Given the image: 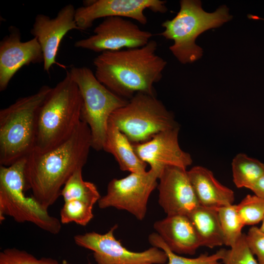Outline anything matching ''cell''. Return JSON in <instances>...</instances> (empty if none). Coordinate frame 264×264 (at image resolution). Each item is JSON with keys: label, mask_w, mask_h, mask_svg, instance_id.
<instances>
[{"label": "cell", "mask_w": 264, "mask_h": 264, "mask_svg": "<svg viewBox=\"0 0 264 264\" xmlns=\"http://www.w3.org/2000/svg\"><path fill=\"white\" fill-rule=\"evenodd\" d=\"M91 147L89 128L82 120L70 137L44 153L33 151L27 157L25 191L48 210L61 196L71 176L86 164Z\"/></svg>", "instance_id": "cell-1"}, {"label": "cell", "mask_w": 264, "mask_h": 264, "mask_svg": "<svg viewBox=\"0 0 264 264\" xmlns=\"http://www.w3.org/2000/svg\"><path fill=\"white\" fill-rule=\"evenodd\" d=\"M157 44L100 53L93 60L95 76L111 91L130 99L137 92L155 96L153 85L159 82L167 62L156 54Z\"/></svg>", "instance_id": "cell-2"}, {"label": "cell", "mask_w": 264, "mask_h": 264, "mask_svg": "<svg viewBox=\"0 0 264 264\" xmlns=\"http://www.w3.org/2000/svg\"><path fill=\"white\" fill-rule=\"evenodd\" d=\"M82 107L78 86L67 71L39 109L33 151L44 153L68 139L82 121Z\"/></svg>", "instance_id": "cell-3"}, {"label": "cell", "mask_w": 264, "mask_h": 264, "mask_svg": "<svg viewBox=\"0 0 264 264\" xmlns=\"http://www.w3.org/2000/svg\"><path fill=\"white\" fill-rule=\"evenodd\" d=\"M52 88L18 99L0 110V164L8 166L25 158L34 149L38 111Z\"/></svg>", "instance_id": "cell-4"}, {"label": "cell", "mask_w": 264, "mask_h": 264, "mask_svg": "<svg viewBox=\"0 0 264 264\" xmlns=\"http://www.w3.org/2000/svg\"><path fill=\"white\" fill-rule=\"evenodd\" d=\"M180 7L173 19L162 23L164 30L158 35L174 41L169 49L181 63L185 64L197 61L202 55V48L195 43L197 38L205 31L220 26L232 17L225 5L213 13L206 12L200 0H181Z\"/></svg>", "instance_id": "cell-5"}, {"label": "cell", "mask_w": 264, "mask_h": 264, "mask_svg": "<svg viewBox=\"0 0 264 264\" xmlns=\"http://www.w3.org/2000/svg\"><path fill=\"white\" fill-rule=\"evenodd\" d=\"M27 158L0 167V220L5 216L16 222H28L51 234L60 233V220L51 216L32 196L24 194V170Z\"/></svg>", "instance_id": "cell-6"}, {"label": "cell", "mask_w": 264, "mask_h": 264, "mask_svg": "<svg viewBox=\"0 0 264 264\" xmlns=\"http://www.w3.org/2000/svg\"><path fill=\"white\" fill-rule=\"evenodd\" d=\"M69 72L82 97L81 119L89 128L91 147L97 151L103 150L110 115L128 101L102 84L87 67L73 66Z\"/></svg>", "instance_id": "cell-7"}, {"label": "cell", "mask_w": 264, "mask_h": 264, "mask_svg": "<svg viewBox=\"0 0 264 264\" xmlns=\"http://www.w3.org/2000/svg\"><path fill=\"white\" fill-rule=\"evenodd\" d=\"M109 119L132 144L145 142L161 132L178 126L160 100L143 92L135 94Z\"/></svg>", "instance_id": "cell-8"}, {"label": "cell", "mask_w": 264, "mask_h": 264, "mask_svg": "<svg viewBox=\"0 0 264 264\" xmlns=\"http://www.w3.org/2000/svg\"><path fill=\"white\" fill-rule=\"evenodd\" d=\"M159 174L150 169L142 173H131L108 183L106 194L98 201L101 209L114 207L126 211L137 220L144 219L149 197L157 187Z\"/></svg>", "instance_id": "cell-9"}, {"label": "cell", "mask_w": 264, "mask_h": 264, "mask_svg": "<svg viewBox=\"0 0 264 264\" xmlns=\"http://www.w3.org/2000/svg\"><path fill=\"white\" fill-rule=\"evenodd\" d=\"M117 227L114 225L103 234L91 232L76 235L74 237L75 243L92 251L97 264H164L167 262L166 253L156 247L139 252L126 249L114 236Z\"/></svg>", "instance_id": "cell-10"}, {"label": "cell", "mask_w": 264, "mask_h": 264, "mask_svg": "<svg viewBox=\"0 0 264 264\" xmlns=\"http://www.w3.org/2000/svg\"><path fill=\"white\" fill-rule=\"evenodd\" d=\"M93 34L75 42L76 47L95 52L115 51L146 45L153 36L152 33L141 30L132 22L120 17H110L98 24Z\"/></svg>", "instance_id": "cell-11"}, {"label": "cell", "mask_w": 264, "mask_h": 264, "mask_svg": "<svg viewBox=\"0 0 264 264\" xmlns=\"http://www.w3.org/2000/svg\"><path fill=\"white\" fill-rule=\"evenodd\" d=\"M86 2L75 10V19L80 30L90 28L99 18L120 17L132 18L142 24L148 22L144 11L164 13L166 1L160 0H95Z\"/></svg>", "instance_id": "cell-12"}, {"label": "cell", "mask_w": 264, "mask_h": 264, "mask_svg": "<svg viewBox=\"0 0 264 264\" xmlns=\"http://www.w3.org/2000/svg\"><path fill=\"white\" fill-rule=\"evenodd\" d=\"M178 126L161 132L144 142L132 144L135 153L143 162L148 164L159 176L167 166L184 169L191 165V155L180 147Z\"/></svg>", "instance_id": "cell-13"}, {"label": "cell", "mask_w": 264, "mask_h": 264, "mask_svg": "<svg viewBox=\"0 0 264 264\" xmlns=\"http://www.w3.org/2000/svg\"><path fill=\"white\" fill-rule=\"evenodd\" d=\"M75 10L72 4L64 6L54 18L43 14L35 17L30 30L34 38L37 39L44 55V69L49 73L54 64L65 67L56 62V57L61 41L68 32L79 30L75 19Z\"/></svg>", "instance_id": "cell-14"}, {"label": "cell", "mask_w": 264, "mask_h": 264, "mask_svg": "<svg viewBox=\"0 0 264 264\" xmlns=\"http://www.w3.org/2000/svg\"><path fill=\"white\" fill-rule=\"evenodd\" d=\"M158 179V203L167 216H188L200 205L186 169L167 166Z\"/></svg>", "instance_id": "cell-15"}, {"label": "cell", "mask_w": 264, "mask_h": 264, "mask_svg": "<svg viewBox=\"0 0 264 264\" xmlns=\"http://www.w3.org/2000/svg\"><path fill=\"white\" fill-rule=\"evenodd\" d=\"M0 42V90L3 91L22 67L44 63V55L37 39L21 41L19 29L11 26Z\"/></svg>", "instance_id": "cell-16"}, {"label": "cell", "mask_w": 264, "mask_h": 264, "mask_svg": "<svg viewBox=\"0 0 264 264\" xmlns=\"http://www.w3.org/2000/svg\"><path fill=\"white\" fill-rule=\"evenodd\" d=\"M154 228L168 247L176 254L192 255L201 246L198 233L187 215L167 216L155 221Z\"/></svg>", "instance_id": "cell-17"}, {"label": "cell", "mask_w": 264, "mask_h": 264, "mask_svg": "<svg viewBox=\"0 0 264 264\" xmlns=\"http://www.w3.org/2000/svg\"><path fill=\"white\" fill-rule=\"evenodd\" d=\"M187 173L200 205L217 209L233 204V191L217 180L212 171L196 166Z\"/></svg>", "instance_id": "cell-18"}, {"label": "cell", "mask_w": 264, "mask_h": 264, "mask_svg": "<svg viewBox=\"0 0 264 264\" xmlns=\"http://www.w3.org/2000/svg\"><path fill=\"white\" fill-rule=\"evenodd\" d=\"M103 150L113 155L123 171L136 173L146 171L147 164L139 158L132 144L110 119L108 123Z\"/></svg>", "instance_id": "cell-19"}, {"label": "cell", "mask_w": 264, "mask_h": 264, "mask_svg": "<svg viewBox=\"0 0 264 264\" xmlns=\"http://www.w3.org/2000/svg\"><path fill=\"white\" fill-rule=\"evenodd\" d=\"M188 216L198 233L201 246L212 248L224 244L217 209L199 205Z\"/></svg>", "instance_id": "cell-20"}, {"label": "cell", "mask_w": 264, "mask_h": 264, "mask_svg": "<svg viewBox=\"0 0 264 264\" xmlns=\"http://www.w3.org/2000/svg\"><path fill=\"white\" fill-rule=\"evenodd\" d=\"M231 165L233 180L239 188L250 189L264 175V164L243 153L234 157Z\"/></svg>", "instance_id": "cell-21"}, {"label": "cell", "mask_w": 264, "mask_h": 264, "mask_svg": "<svg viewBox=\"0 0 264 264\" xmlns=\"http://www.w3.org/2000/svg\"><path fill=\"white\" fill-rule=\"evenodd\" d=\"M61 196L64 202L79 200L93 206L101 198L96 186L92 182L84 180L82 169L77 170L63 187Z\"/></svg>", "instance_id": "cell-22"}, {"label": "cell", "mask_w": 264, "mask_h": 264, "mask_svg": "<svg viewBox=\"0 0 264 264\" xmlns=\"http://www.w3.org/2000/svg\"><path fill=\"white\" fill-rule=\"evenodd\" d=\"M148 240L154 247L160 248L166 253L168 264H221L219 261L223 257L225 249L221 248L215 253H203L194 258L182 257L173 252L156 233L151 234Z\"/></svg>", "instance_id": "cell-23"}, {"label": "cell", "mask_w": 264, "mask_h": 264, "mask_svg": "<svg viewBox=\"0 0 264 264\" xmlns=\"http://www.w3.org/2000/svg\"><path fill=\"white\" fill-rule=\"evenodd\" d=\"M217 210L224 244L231 247L242 235V231L245 225L237 211L236 205L223 206Z\"/></svg>", "instance_id": "cell-24"}, {"label": "cell", "mask_w": 264, "mask_h": 264, "mask_svg": "<svg viewBox=\"0 0 264 264\" xmlns=\"http://www.w3.org/2000/svg\"><path fill=\"white\" fill-rule=\"evenodd\" d=\"M93 207L79 200L65 201L60 211V221L62 224L75 222L86 226L93 218Z\"/></svg>", "instance_id": "cell-25"}, {"label": "cell", "mask_w": 264, "mask_h": 264, "mask_svg": "<svg viewBox=\"0 0 264 264\" xmlns=\"http://www.w3.org/2000/svg\"><path fill=\"white\" fill-rule=\"evenodd\" d=\"M236 207L245 225H255L262 221L264 217V198L248 195Z\"/></svg>", "instance_id": "cell-26"}, {"label": "cell", "mask_w": 264, "mask_h": 264, "mask_svg": "<svg viewBox=\"0 0 264 264\" xmlns=\"http://www.w3.org/2000/svg\"><path fill=\"white\" fill-rule=\"evenodd\" d=\"M0 264H71L50 258L38 259L26 251L16 248L4 249L0 253Z\"/></svg>", "instance_id": "cell-27"}, {"label": "cell", "mask_w": 264, "mask_h": 264, "mask_svg": "<svg viewBox=\"0 0 264 264\" xmlns=\"http://www.w3.org/2000/svg\"><path fill=\"white\" fill-rule=\"evenodd\" d=\"M221 261L223 264H259L248 246L244 233L229 249L225 250Z\"/></svg>", "instance_id": "cell-28"}, {"label": "cell", "mask_w": 264, "mask_h": 264, "mask_svg": "<svg viewBox=\"0 0 264 264\" xmlns=\"http://www.w3.org/2000/svg\"><path fill=\"white\" fill-rule=\"evenodd\" d=\"M248 246L257 258L259 264H264V233L256 226L251 227L246 234Z\"/></svg>", "instance_id": "cell-29"}, {"label": "cell", "mask_w": 264, "mask_h": 264, "mask_svg": "<svg viewBox=\"0 0 264 264\" xmlns=\"http://www.w3.org/2000/svg\"><path fill=\"white\" fill-rule=\"evenodd\" d=\"M254 195L264 198V175L250 189Z\"/></svg>", "instance_id": "cell-30"}, {"label": "cell", "mask_w": 264, "mask_h": 264, "mask_svg": "<svg viewBox=\"0 0 264 264\" xmlns=\"http://www.w3.org/2000/svg\"><path fill=\"white\" fill-rule=\"evenodd\" d=\"M259 228L262 232L264 233V217L262 220V224L261 225V226Z\"/></svg>", "instance_id": "cell-31"}, {"label": "cell", "mask_w": 264, "mask_h": 264, "mask_svg": "<svg viewBox=\"0 0 264 264\" xmlns=\"http://www.w3.org/2000/svg\"><path fill=\"white\" fill-rule=\"evenodd\" d=\"M263 20H264V19H263Z\"/></svg>", "instance_id": "cell-32"}]
</instances>
